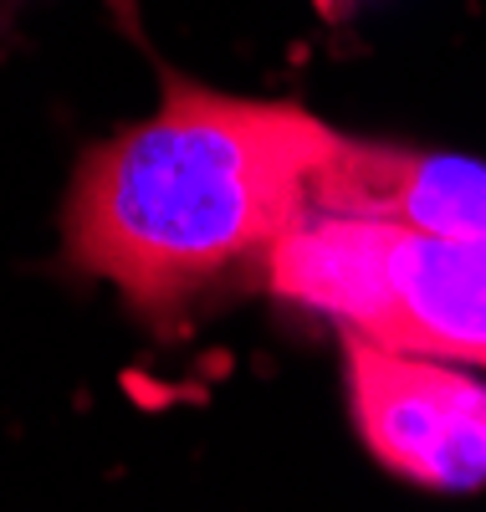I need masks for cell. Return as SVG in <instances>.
<instances>
[{"label":"cell","instance_id":"obj_1","mask_svg":"<svg viewBox=\"0 0 486 512\" xmlns=\"http://www.w3.org/2000/svg\"><path fill=\"white\" fill-rule=\"evenodd\" d=\"M333 144V128L292 103L169 82L154 118L82 159L67 200L72 262L139 308H174L282 241Z\"/></svg>","mask_w":486,"mask_h":512},{"label":"cell","instance_id":"obj_2","mask_svg":"<svg viewBox=\"0 0 486 512\" xmlns=\"http://www.w3.org/2000/svg\"><path fill=\"white\" fill-rule=\"evenodd\" d=\"M287 303L384 349L486 364V241L307 205L261 256Z\"/></svg>","mask_w":486,"mask_h":512},{"label":"cell","instance_id":"obj_3","mask_svg":"<svg viewBox=\"0 0 486 512\" xmlns=\"http://www.w3.org/2000/svg\"><path fill=\"white\" fill-rule=\"evenodd\" d=\"M348 400L364 446L420 487H486V384L430 354L384 349L343 328Z\"/></svg>","mask_w":486,"mask_h":512},{"label":"cell","instance_id":"obj_4","mask_svg":"<svg viewBox=\"0 0 486 512\" xmlns=\"http://www.w3.org/2000/svg\"><path fill=\"white\" fill-rule=\"evenodd\" d=\"M307 205L486 241V164L394 144H353L338 134L307 180Z\"/></svg>","mask_w":486,"mask_h":512},{"label":"cell","instance_id":"obj_5","mask_svg":"<svg viewBox=\"0 0 486 512\" xmlns=\"http://www.w3.org/2000/svg\"><path fill=\"white\" fill-rule=\"evenodd\" d=\"M364 6H374V0H313V11L323 16V21H333V26H343V21H353Z\"/></svg>","mask_w":486,"mask_h":512}]
</instances>
